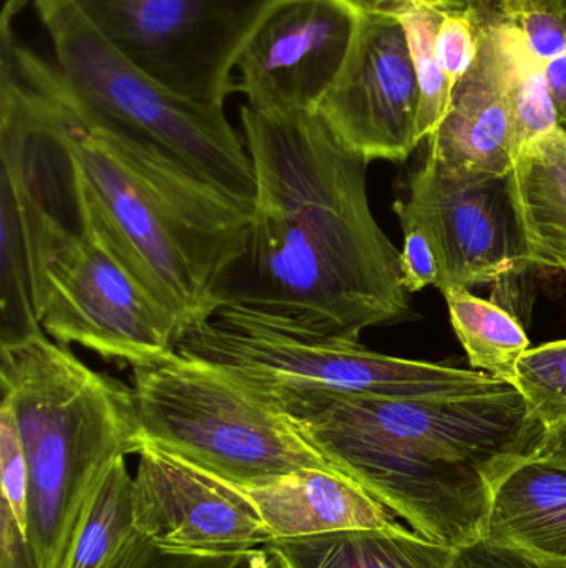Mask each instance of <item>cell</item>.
I'll list each match as a JSON object with an SVG mask.
<instances>
[{
    "mask_svg": "<svg viewBox=\"0 0 566 568\" xmlns=\"http://www.w3.org/2000/svg\"><path fill=\"white\" fill-rule=\"evenodd\" d=\"M255 173L245 253L218 290L219 307L299 336L361 344L369 327L411 313L401 252L371 212L369 163L318 112L241 110Z\"/></svg>",
    "mask_w": 566,
    "mask_h": 568,
    "instance_id": "obj_1",
    "label": "cell"
},
{
    "mask_svg": "<svg viewBox=\"0 0 566 568\" xmlns=\"http://www.w3.org/2000/svg\"><path fill=\"white\" fill-rule=\"evenodd\" d=\"M265 396L329 466L409 530L454 550L484 537L495 487L535 456L545 433L515 387L465 399L316 390Z\"/></svg>",
    "mask_w": 566,
    "mask_h": 568,
    "instance_id": "obj_2",
    "label": "cell"
},
{
    "mask_svg": "<svg viewBox=\"0 0 566 568\" xmlns=\"http://www.w3.org/2000/svg\"><path fill=\"white\" fill-rule=\"evenodd\" d=\"M37 119L47 159L79 215L182 333L205 323L245 253L255 203L153 146L73 119L43 93Z\"/></svg>",
    "mask_w": 566,
    "mask_h": 568,
    "instance_id": "obj_3",
    "label": "cell"
},
{
    "mask_svg": "<svg viewBox=\"0 0 566 568\" xmlns=\"http://www.w3.org/2000/svg\"><path fill=\"white\" fill-rule=\"evenodd\" d=\"M0 160L19 199L43 333L132 369L172 354L178 320L79 215L23 110L0 119Z\"/></svg>",
    "mask_w": 566,
    "mask_h": 568,
    "instance_id": "obj_4",
    "label": "cell"
},
{
    "mask_svg": "<svg viewBox=\"0 0 566 568\" xmlns=\"http://www.w3.org/2000/svg\"><path fill=\"white\" fill-rule=\"evenodd\" d=\"M0 397L25 453L27 539L37 568H65L106 474L142 447L133 389L40 334L0 346Z\"/></svg>",
    "mask_w": 566,
    "mask_h": 568,
    "instance_id": "obj_5",
    "label": "cell"
},
{
    "mask_svg": "<svg viewBox=\"0 0 566 568\" xmlns=\"http://www.w3.org/2000/svg\"><path fill=\"white\" fill-rule=\"evenodd\" d=\"M55 63L47 62L17 33L23 0H7L0 47L23 75L56 106L145 143L225 192L255 203V173L246 143L225 106H206L169 92L123 57L75 0H32Z\"/></svg>",
    "mask_w": 566,
    "mask_h": 568,
    "instance_id": "obj_6",
    "label": "cell"
},
{
    "mask_svg": "<svg viewBox=\"0 0 566 568\" xmlns=\"http://www.w3.org/2000/svg\"><path fill=\"white\" fill-rule=\"evenodd\" d=\"M133 383L142 446L238 487L263 486L299 469H335L278 404L216 364L175 349L133 367Z\"/></svg>",
    "mask_w": 566,
    "mask_h": 568,
    "instance_id": "obj_7",
    "label": "cell"
},
{
    "mask_svg": "<svg viewBox=\"0 0 566 568\" xmlns=\"http://www.w3.org/2000/svg\"><path fill=\"white\" fill-rule=\"evenodd\" d=\"M175 349L216 364L263 394L316 390L391 399H465L514 387L482 371L299 336L229 306L218 307L205 323L182 333Z\"/></svg>",
    "mask_w": 566,
    "mask_h": 568,
    "instance_id": "obj_8",
    "label": "cell"
},
{
    "mask_svg": "<svg viewBox=\"0 0 566 568\" xmlns=\"http://www.w3.org/2000/svg\"><path fill=\"white\" fill-rule=\"evenodd\" d=\"M99 32L169 92L225 106L233 69L281 0H75Z\"/></svg>",
    "mask_w": 566,
    "mask_h": 568,
    "instance_id": "obj_9",
    "label": "cell"
},
{
    "mask_svg": "<svg viewBox=\"0 0 566 568\" xmlns=\"http://www.w3.org/2000/svg\"><path fill=\"white\" fill-rule=\"evenodd\" d=\"M398 219L418 222L441 262L439 290L497 283L528 266L508 175L455 172L432 156L411 176Z\"/></svg>",
    "mask_w": 566,
    "mask_h": 568,
    "instance_id": "obj_10",
    "label": "cell"
},
{
    "mask_svg": "<svg viewBox=\"0 0 566 568\" xmlns=\"http://www.w3.org/2000/svg\"><path fill=\"white\" fill-rule=\"evenodd\" d=\"M421 90L401 22L362 10L358 33L318 113L336 139L366 162H405L418 149Z\"/></svg>",
    "mask_w": 566,
    "mask_h": 568,
    "instance_id": "obj_11",
    "label": "cell"
},
{
    "mask_svg": "<svg viewBox=\"0 0 566 568\" xmlns=\"http://www.w3.org/2000/svg\"><path fill=\"white\" fill-rule=\"evenodd\" d=\"M362 9L351 0H281L238 60L246 105L258 112H318L342 72Z\"/></svg>",
    "mask_w": 566,
    "mask_h": 568,
    "instance_id": "obj_12",
    "label": "cell"
},
{
    "mask_svg": "<svg viewBox=\"0 0 566 568\" xmlns=\"http://www.w3.org/2000/svg\"><path fill=\"white\" fill-rule=\"evenodd\" d=\"M136 456V530L153 542L238 554L275 540L241 487L148 444Z\"/></svg>",
    "mask_w": 566,
    "mask_h": 568,
    "instance_id": "obj_13",
    "label": "cell"
},
{
    "mask_svg": "<svg viewBox=\"0 0 566 568\" xmlns=\"http://www.w3.org/2000/svg\"><path fill=\"white\" fill-rule=\"evenodd\" d=\"M428 155L455 172L507 176L517 156L511 82L492 32H481L471 72L452 90L441 125L428 139Z\"/></svg>",
    "mask_w": 566,
    "mask_h": 568,
    "instance_id": "obj_14",
    "label": "cell"
},
{
    "mask_svg": "<svg viewBox=\"0 0 566 568\" xmlns=\"http://www.w3.org/2000/svg\"><path fill=\"white\" fill-rule=\"evenodd\" d=\"M241 489L275 539L405 527L336 469H299L263 486Z\"/></svg>",
    "mask_w": 566,
    "mask_h": 568,
    "instance_id": "obj_15",
    "label": "cell"
},
{
    "mask_svg": "<svg viewBox=\"0 0 566 568\" xmlns=\"http://www.w3.org/2000/svg\"><path fill=\"white\" fill-rule=\"evenodd\" d=\"M482 539L566 564V463L532 456L495 487Z\"/></svg>",
    "mask_w": 566,
    "mask_h": 568,
    "instance_id": "obj_16",
    "label": "cell"
},
{
    "mask_svg": "<svg viewBox=\"0 0 566 568\" xmlns=\"http://www.w3.org/2000/svg\"><path fill=\"white\" fill-rule=\"evenodd\" d=\"M508 190L528 265L566 273V129L528 142L515 156Z\"/></svg>",
    "mask_w": 566,
    "mask_h": 568,
    "instance_id": "obj_17",
    "label": "cell"
},
{
    "mask_svg": "<svg viewBox=\"0 0 566 568\" xmlns=\"http://www.w3.org/2000/svg\"><path fill=\"white\" fill-rule=\"evenodd\" d=\"M265 550L282 568H449L455 552L408 527L275 539Z\"/></svg>",
    "mask_w": 566,
    "mask_h": 568,
    "instance_id": "obj_18",
    "label": "cell"
},
{
    "mask_svg": "<svg viewBox=\"0 0 566 568\" xmlns=\"http://www.w3.org/2000/svg\"><path fill=\"white\" fill-rule=\"evenodd\" d=\"M442 294L471 366L515 387L518 363L531 349L522 324L504 307L475 296L469 287L452 286Z\"/></svg>",
    "mask_w": 566,
    "mask_h": 568,
    "instance_id": "obj_19",
    "label": "cell"
},
{
    "mask_svg": "<svg viewBox=\"0 0 566 568\" xmlns=\"http://www.w3.org/2000/svg\"><path fill=\"white\" fill-rule=\"evenodd\" d=\"M0 346L43 333L33 304L29 252L19 199L9 176L0 173Z\"/></svg>",
    "mask_w": 566,
    "mask_h": 568,
    "instance_id": "obj_20",
    "label": "cell"
},
{
    "mask_svg": "<svg viewBox=\"0 0 566 568\" xmlns=\"http://www.w3.org/2000/svg\"><path fill=\"white\" fill-rule=\"evenodd\" d=\"M462 0H392L381 10L401 22L414 62L421 90L419 139L428 140L438 130L451 105L452 90L438 59L439 27Z\"/></svg>",
    "mask_w": 566,
    "mask_h": 568,
    "instance_id": "obj_21",
    "label": "cell"
},
{
    "mask_svg": "<svg viewBox=\"0 0 566 568\" xmlns=\"http://www.w3.org/2000/svg\"><path fill=\"white\" fill-rule=\"evenodd\" d=\"M136 532L135 476L122 457L93 497L65 568H106Z\"/></svg>",
    "mask_w": 566,
    "mask_h": 568,
    "instance_id": "obj_22",
    "label": "cell"
},
{
    "mask_svg": "<svg viewBox=\"0 0 566 568\" xmlns=\"http://www.w3.org/2000/svg\"><path fill=\"white\" fill-rule=\"evenodd\" d=\"M515 389L545 430L566 423V339L531 347L518 363Z\"/></svg>",
    "mask_w": 566,
    "mask_h": 568,
    "instance_id": "obj_23",
    "label": "cell"
},
{
    "mask_svg": "<svg viewBox=\"0 0 566 568\" xmlns=\"http://www.w3.org/2000/svg\"><path fill=\"white\" fill-rule=\"evenodd\" d=\"M265 549L238 554H205L169 549L136 532L106 568H265Z\"/></svg>",
    "mask_w": 566,
    "mask_h": 568,
    "instance_id": "obj_24",
    "label": "cell"
},
{
    "mask_svg": "<svg viewBox=\"0 0 566 568\" xmlns=\"http://www.w3.org/2000/svg\"><path fill=\"white\" fill-rule=\"evenodd\" d=\"M505 10L542 63L566 53V0H507Z\"/></svg>",
    "mask_w": 566,
    "mask_h": 568,
    "instance_id": "obj_25",
    "label": "cell"
},
{
    "mask_svg": "<svg viewBox=\"0 0 566 568\" xmlns=\"http://www.w3.org/2000/svg\"><path fill=\"white\" fill-rule=\"evenodd\" d=\"M481 27L465 3L452 9L442 20L435 49L451 90H454L474 67L481 50Z\"/></svg>",
    "mask_w": 566,
    "mask_h": 568,
    "instance_id": "obj_26",
    "label": "cell"
},
{
    "mask_svg": "<svg viewBox=\"0 0 566 568\" xmlns=\"http://www.w3.org/2000/svg\"><path fill=\"white\" fill-rule=\"evenodd\" d=\"M0 479L2 499L9 504L20 529L27 534V500H29V469L16 416L6 400L0 403Z\"/></svg>",
    "mask_w": 566,
    "mask_h": 568,
    "instance_id": "obj_27",
    "label": "cell"
},
{
    "mask_svg": "<svg viewBox=\"0 0 566 568\" xmlns=\"http://www.w3.org/2000/svg\"><path fill=\"white\" fill-rule=\"evenodd\" d=\"M399 223L404 232L401 268L405 290L411 294L425 287L441 286V262L431 236L418 222L401 219Z\"/></svg>",
    "mask_w": 566,
    "mask_h": 568,
    "instance_id": "obj_28",
    "label": "cell"
},
{
    "mask_svg": "<svg viewBox=\"0 0 566 568\" xmlns=\"http://www.w3.org/2000/svg\"><path fill=\"white\" fill-rule=\"evenodd\" d=\"M449 568H566V564L535 559L518 550L478 539L455 550Z\"/></svg>",
    "mask_w": 566,
    "mask_h": 568,
    "instance_id": "obj_29",
    "label": "cell"
},
{
    "mask_svg": "<svg viewBox=\"0 0 566 568\" xmlns=\"http://www.w3.org/2000/svg\"><path fill=\"white\" fill-rule=\"evenodd\" d=\"M0 568H37L27 534L20 529L9 504H0Z\"/></svg>",
    "mask_w": 566,
    "mask_h": 568,
    "instance_id": "obj_30",
    "label": "cell"
},
{
    "mask_svg": "<svg viewBox=\"0 0 566 568\" xmlns=\"http://www.w3.org/2000/svg\"><path fill=\"white\" fill-rule=\"evenodd\" d=\"M474 16L481 30H498L511 26L507 19V0H462Z\"/></svg>",
    "mask_w": 566,
    "mask_h": 568,
    "instance_id": "obj_31",
    "label": "cell"
},
{
    "mask_svg": "<svg viewBox=\"0 0 566 568\" xmlns=\"http://www.w3.org/2000/svg\"><path fill=\"white\" fill-rule=\"evenodd\" d=\"M544 70L552 99L557 106L558 120L566 129V53L545 62Z\"/></svg>",
    "mask_w": 566,
    "mask_h": 568,
    "instance_id": "obj_32",
    "label": "cell"
},
{
    "mask_svg": "<svg viewBox=\"0 0 566 568\" xmlns=\"http://www.w3.org/2000/svg\"><path fill=\"white\" fill-rule=\"evenodd\" d=\"M535 456L566 463V423L554 429L545 430Z\"/></svg>",
    "mask_w": 566,
    "mask_h": 568,
    "instance_id": "obj_33",
    "label": "cell"
},
{
    "mask_svg": "<svg viewBox=\"0 0 566 568\" xmlns=\"http://www.w3.org/2000/svg\"><path fill=\"white\" fill-rule=\"evenodd\" d=\"M351 2H354L359 9L374 10L382 9V7L388 6V3L392 2V0H351Z\"/></svg>",
    "mask_w": 566,
    "mask_h": 568,
    "instance_id": "obj_34",
    "label": "cell"
},
{
    "mask_svg": "<svg viewBox=\"0 0 566 568\" xmlns=\"http://www.w3.org/2000/svg\"><path fill=\"white\" fill-rule=\"evenodd\" d=\"M269 556V554H268ZM265 568H282L281 566H279L278 562H276L275 559H272L271 556H269V560H268V564H266Z\"/></svg>",
    "mask_w": 566,
    "mask_h": 568,
    "instance_id": "obj_35",
    "label": "cell"
}]
</instances>
